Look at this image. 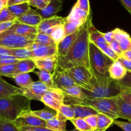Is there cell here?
<instances>
[{"instance_id": "48", "label": "cell", "mask_w": 131, "mask_h": 131, "mask_svg": "<svg viewBox=\"0 0 131 131\" xmlns=\"http://www.w3.org/2000/svg\"><path fill=\"white\" fill-rule=\"evenodd\" d=\"M84 120L86 122L90 127L94 131H96L97 127V115H92L85 118Z\"/></svg>"}, {"instance_id": "15", "label": "cell", "mask_w": 131, "mask_h": 131, "mask_svg": "<svg viewBox=\"0 0 131 131\" xmlns=\"http://www.w3.org/2000/svg\"><path fill=\"white\" fill-rule=\"evenodd\" d=\"M82 28V27H81ZM81 28L79 30L76 31L72 34L66 36L57 45L58 48V57L65 56L70 51V48L75 42V40L78 38V35L80 32Z\"/></svg>"}, {"instance_id": "29", "label": "cell", "mask_w": 131, "mask_h": 131, "mask_svg": "<svg viewBox=\"0 0 131 131\" xmlns=\"http://www.w3.org/2000/svg\"><path fill=\"white\" fill-rule=\"evenodd\" d=\"M34 73L38 77L39 81L43 83L49 88H55L52 80V72L44 70H38V71H34Z\"/></svg>"}, {"instance_id": "18", "label": "cell", "mask_w": 131, "mask_h": 131, "mask_svg": "<svg viewBox=\"0 0 131 131\" xmlns=\"http://www.w3.org/2000/svg\"><path fill=\"white\" fill-rule=\"evenodd\" d=\"M33 60H34L36 67L38 70H44L52 72L54 71L57 67L58 55Z\"/></svg>"}, {"instance_id": "53", "label": "cell", "mask_w": 131, "mask_h": 131, "mask_svg": "<svg viewBox=\"0 0 131 131\" xmlns=\"http://www.w3.org/2000/svg\"><path fill=\"white\" fill-rule=\"evenodd\" d=\"M21 60L16 58H6L0 60V65H11V64H17Z\"/></svg>"}, {"instance_id": "58", "label": "cell", "mask_w": 131, "mask_h": 131, "mask_svg": "<svg viewBox=\"0 0 131 131\" xmlns=\"http://www.w3.org/2000/svg\"><path fill=\"white\" fill-rule=\"evenodd\" d=\"M119 57L125 59V60H128L131 61V49L128 50V51L123 52L120 55Z\"/></svg>"}, {"instance_id": "23", "label": "cell", "mask_w": 131, "mask_h": 131, "mask_svg": "<svg viewBox=\"0 0 131 131\" xmlns=\"http://www.w3.org/2000/svg\"><path fill=\"white\" fill-rule=\"evenodd\" d=\"M74 112V118L84 119L88 116L97 115L99 113L95 110L90 106L83 104L70 105Z\"/></svg>"}, {"instance_id": "55", "label": "cell", "mask_w": 131, "mask_h": 131, "mask_svg": "<svg viewBox=\"0 0 131 131\" xmlns=\"http://www.w3.org/2000/svg\"><path fill=\"white\" fill-rule=\"evenodd\" d=\"M16 21V20H15ZM15 21L5 22V23H0V33L6 31L8 29L10 28Z\"/></svg>"}, {"instance_id": "54", "label": "cell", "mask_w": 131, "mask_h": 131, "mask_svg": "<svg viewBox=\"0 0 131 131\" xmlns=\"http://www.w3.org/2000/svg\"><path fill=\"white\" fill-rule=\"evenodd\" d=\"M118 60L122 64V65L124 67V68L127 70V72H131V61L128 60H125V59H124L120 57H119Z\"/></svg>"}, {"instance_id": "51", "label": "cell", "mask_w": 131, "mask_h": 131, "mask_svg": "<svg viewBox=\"0 0 131 131\" xmlns=\"http://www.w3.org/2000/svg\"><path fill=\"white\" fill-rule=\"evenodd\" d=\"M18 129L20 131H53L43 127H19Z\"/></svg>"}, {"instance_id": "39", "label": "cell", "mask_w": 131, "mask_h": 131, "mask_svg": "<svg viewBox=\"0 0 131 131\" xmlns=\"http://www.w3.org/2000/svg\"><path fill=\"white\" fill-rule=\"evenodd\" d=\"M75 129L79 131H94L83 118H74L70 120Z\"/></svg>"}, {"instance_id": "19", "label": "cell", "mask_w": 131, "mask_h": 131, "mask_svg": "<svg viewBox=\"0 0 131 131\" xmlns=\"http://www.w3.org/2000/svg\"><path fill=\"white\" fill-rule=\"evenodd\" d=\"M113 32L114 39L118 42L122 52L131 49V37L129 33L120 28H116Z\"/></svg>"}, {"instance_id": "34", "label": "cell", "mask_w": 131, "mask_h": 131, "mask_svg": "<svg viewBox=\"0 0 131 131\" xmlns=\"http://www.w3.org/2000/svg\"><path fill=\"white\" fill-rule=\"evenodd\" d=\"M50 37L52 38L54 43L56 45L58 44L66 36H65V29H64L63 24L58 25L53 28L52 33L50 35Z\"/></svg>"}, {"instance_id": "24", "label": "cell", "mask_w": 131, "mask_h": 131, "mask_svg": "<svg viewBox=\"0 0 131 131\" xmlns=\"http://www.w3.org/2000/svg\"><path fill=\"white\" fill-rule=\"evenodd\" d=\"M108 72L110 78L115 81L123 79L127 74V70L118 60L113 61L109 68Z\"/></svg>"}, {"instance_id": "13", "label": "cell", "mask_w": 131, "mask_h": 131, "mask_svg": "<svg viewBox=\"0 0 131 131\" xmlns=\"http://www.w3.org/2000/svg\"><path fill=\"white\" fill-rule=\"evenodd\" d=\"M31 111L23 114L18 118H17L14 122L15 125L17 127L22 126L46 127V121H44V120L33 115L30 113Z\"/></svg>"}, {"instance_id": "43", "label": "cell", "mask_w": 131, "mask_h": 131, "mask_svg": "<svg viewBox=\"0 0 131 131\" xmlns=\"http://www.w3.org/2000/svg\"><path fill=\"white\" fill-rule=\"evenodd\" d=\"M51 0H29L28 4L29 6L37 8L38 10H43L47 7Z\"/></svg>"}, {"instance_id": "7", "label": "cell", "mask_w": 131, "mask_h": 131, "mask_svg": "<svg viewBox=\"0 0 131 131\" xmlns=\"http://www.w3.org/2000/svg\"><path fill=\"white\" fill-rule=\"evenodd\" d=\"M65 71L77 85L85 90H90V81L92 74L88 69L81 66H76L67 69Z\"/></svg>"}, {"instance_id": "25", "label": "cell", "mask_w": 131, "mask_h": 131, "mask_svg": "<svg viewBox=\"0 0 131 131\" xmlns=\"http://www.w3.org/2000/svg\"><path fill=\"white\" fill-rule=\"evenodd\" d=\"M91 12H90V13L86 12L81 10L80 8H79L78 6L74 5L69 15L66 17V19L69 20L79 22V23L84 24L87 19H88Z\"/></svg>"}, {"instance_id": "52", "label": "cell", "mask_w": 131, "mask_h": 131, "mask_svg": "<svg viewBox=\"0 0 131 131\" xmlns=\"http://www.w3.org/2000/svg\"><path fill=\"white\" fill-rule=\"evenodd\" d=\"M109 45H110V47H111V49H112L114 52H116L119 56H120V55L122 53L121 49H120L118 42L116 40H115V39H113V40L112 42H110V43H109Z\"/></svg>"}, {"instance_id": "60", "label": "cell", "mask_w": 131, "mask_h": 131, "mask_svg": "<svg viewBox=\"0 0 131 131\" xmlns=\"http://www.w3.org/2000/svg\"><path fill=\"white\" fill-rule=\"evenodd\" d=\"M6 6H7V5H6V3L3 0H0V12Z\"/></svg>"}, {"instance_id": "8", "label": "cell", "mask_w": 131, "mask_h": 131, "mask_svg": "<svg viewBox=\"0 0 131 131\" xmlns=\"http://www.w3.org/2000/svg\"><path fill=\"white\" fill-rule=\"evenodd\" d=\"M41 102L47 107H50L56 111L64 102V95L61 90L58 88H51L42 97Z\"/></svg>"}, {"instance_id": "10", "label": "cell", "mask_w": 131, "mask_h": 131, "mask_svg": "<svg viewBox=\"0 0 131 131\" xmlns=\"http://www.w3.org/2000/svg\"><path fill=\"white\" fill-rule=\"evenodd\" d=\"M64 95L63 104L68 105L80 104L83 100L87 99L82 88L79 86H72L61 90Z\"/></svg>"}, {"instance_id": "42", "label": "cell", "mask_w": 131, "mask_h": 131, "mask_svg": "<svg viewBox=\"0 0 131 131\" xmlns=\"http://www.w3.org/2000/svg\"><path fill=\"white\" fill-rule=\"evenodd\" d=\"M0 131H20L14 122L0 120Z\"/></svg>"}, {"instance_id": "62", "label": "cell", "mask_w": 131, "mask_h": 131, "mask_svg": "<svg viewBox=\"0 0 131 131\" xmlns=\"http://www.w3.org/2000/svg\"><path fill=\"white\" fill-rule=\"evenodd\" d=\"M67 131V130H66ZM71 131H79L78 130H77L76 129H74V130H71Z\"/></svg>"}, {"instance_id": "30", "label": "cell", "mask_w": 131, "mask_h": 131, "mask_svg": "<svg viewBox=\"0 0 131 131\" xmlns=\"http://www.w3.org/2000/svg\"><path fill=\"white\" fill-rule=\"evenodd\" d=\"M46 127L53 131H66V122L59 120L55 116L46 121Z\"/></svg>"}, {"instance_id": "12", "label": "cell", "mask_w": 131, "mask_h": 131, "mask_svg": "<svg viewBox=\"0 0 131 131\" xmlns=\"http://www.w3.org/2000/svg\"><path fill=\"white\" fill-rule=\"evenodd\" d=\"M52 80L55 88L61 90L72 86H78L65 70L57 66L52 74Z\"/></svg>"}, {"instance_id": "4", "label": "cell", "mask_w": 131, "mask_h": 131, "mask_svg": "<svg viewBox=\"0 0 131 131\" xmlns=\"http://www.w3.org/2000/svg\"><path fill=\"white\" fill-rule=\"evenodd\" d=\"M89 56L93 74L100 76L110 77L109 68L114 61L90 42L89 43Z\"/></svg>"}, {"instance_id": "40", "label": "cell", "mask_w": 131, "mask_h": 131, "mask_svg": "<svg viewBox=\"0 0 131 131\" xmlns=\"http://www.w3.org/2000/svg\"><path fill=\"white\" fill-rule=\"evenodd\" d=\"M15 68H16V64L0 65V76L13 78Z\"/></svg>"}, {"instance_id": "11", "label": "cell", "mask_w": 131, "mask_h": 131, "mask_svg": "<svg viewBox=\"0 0 131 131\" xmlns=\"http://www.w3.org/2000/svg\"><path fill=\"white\" fill-rule=\"evenodd\" d=\"M29 49L31 51V59L43 58L58 55L57 45L46 46L33 42Z\"/></svg>"}, {"instance_id": "6", "label": "cell", "mask_w": 131, "mask_h": 131, "mask_svg": "<svg viewBox=\"0 0 131 131\" xmlns=\"http://www.w3.org/2000/svg\"><path fill=\"white\" fill-rule=\"evenodd\" d=\"M34 42L32 38L13 33L5 31L0 33V47L7 49L29 47Z\"/></svg>"}, {"instance_id": "50", "label": "cell", "mask_w": 131, "mask_h": 131, "mask_svg": "<svg viewBox=\"0 0 131 131\" xmlns=\"http://www.w3.org/2000/svg\"><path fill=\"white\" fill-rule=\"evenodd\" d=\"M6 58H16L12 56L11 49L0 47V60Z\"/></svg>"}, {"instance_id": "46", "label": "cell", "mask_w": 131, "mask_h": 131, "mask_svg": "<svg viewBox=\"0 0 131 131\" xmlns=\"http://www.w3.org/2000/svg\"><path fill=\"white\" fill-rule=\"evenodd\" d=\"M101 51H102L106 56H107L109 58H110L111 60H113L114 61H116V60H118V59L119 58L118 55L111 49V47H110V45H108L107 47L104 48L103 49L101 50Z\"/></svg>"}, {"instance_id": "26", "label": "cell", "mask_w": 131, "mask_h": 131, "mask_svg": "<svg viewBox=\"0 0 131 131\" xmlns=\"http://www.w3.org/2000/svg\"><path fill=\"white\" fill-rule=\"evenodd\" d=\"M116 102L118 107V118L131 122V105L125 102L119 96L117 97Z\"/></svg>"}, {"instance_id": "49", "label": "cell", "mask_w": 131, "mask_h": 131, "mask_svg": "<svg viewBox=\"0 0 131 131\" xmlns=\"http://www.w3.org/2000/svg\"><path fill=\"white\" fill-rule=\"evenodd\" d=\"M113 124L117 125L118 127L124 131H131V122H122L115 120Z\"/></svg>"}, {"instance_id": "45", "label": "cell", "mask_w": 131, "mask_h": 131, "mask_svg": "<svg viewBox=\"0 0 131 131\" xmlns=\"http://www.w3.org/2000/svg\"><path fill=\"white\" fill-rule=\"evenodd\" d=\"M75 5L86 12L90 13L91 12L89 0H78Z\"/></svg>"}, {"instance_id": "57", "label": "cell", "mask_w": 131, "mask_h": 131, "mask_svg": "<svg viewBox=\"0 0 131 131\" xmlns=\"http://www.w3.org/2000/svg\"><path fill=\"white\" fill-rule=\"evenodd\" d=\"M119 1L131 15V0H119Z\"/></svg>"}, {"instance_id": "35", "label": "cell", "mask_w": 131, "mask_h": 131, "mask_svg": "<svg viewBox=\"0 0 131 131\" xmlns=\"http://www.w3.org/2000/svg\"><path fill=\"white\" fill-rule=\"evenodd\" d=\"M12 56H14L19 60H25V59L31 58V51L29 47L26 48L11 49Z\"/></svg>"}, {"instance_id": "56", "label": "cell", "mask_w": 131, "mask_h": 131, "mask_svg": "<svg viewBox=\"0 0 131 131\" xmlns=\"http://www.w3.org/2000/svg\"><path fill=\"white\" fill-rule=\"evenodd\" d=\"M103 37L104 38L105 40L107 43H110V42H112L114 39V32L113 30L111 31L107 32V33H102Z\"/></svg>"}, {"instance_id": "36", "label": "cell", "mask_w": 131, "mask_h": 131, "mask_svg": "<svg viewBox=\"0 0 131 131\" xmlns=\"http://www.w3.org/2000/svg\"><path fill=\"white\" fill-rule=\"evenodd\" d=\"M14 79L16 84L20 86V88H24L33 83V81L29 74H19L15 76Z\"/></svg>"}, {"instance_id": "44", "label": "cell", "mask_w": 131, "mask_h": 131, "mask_svg": "<svg viewBox=\"0 0 131 131\" xmlns=\"http://www.w3.org/2000/svg\"><path fill=\"white\" fill-rule=\"evenodd\" d=\"M116 82L122 88L131 89V72H127L126 75L123 79L119 81H116Z\"/></svg>"}, {"instance_id": "21", "label": "cell", "mask_w": 131, "mask_h": 131, "mask_svg": "<svg viewBox=\"0 0 131 131\" xmlns=\"http://www.w3.org/2000/svg\"><path fill=\"white\" fill-rule=\"evenodd\" d=\"M64 22H65V17L58 16V15L48 18V19H43L39 25L37 27V32L43 33L50 28L63 24Z\"/></svg>"}, {"instance_id": "31", "label": "cell", "mask_w": 131, "mask_h": 131, "mask_svg": "<svg viewBox=\"0 0 131 131\" xmlns=\"http://www.w3.org/2000/svg\"><path fill=\"white\" fill-rule=\"evenodd\" d=\"M7 8L16 17V18L23 15L31 8L30 6L27 2L12 5V6H7Z\"/></svg>"}, {"instance_id": "38", "label": "cell", "mask_w": 131, "mask_h": 131, "mask_svg": "<svg viewBox=\"0 0 131 131\" xmlns=\"http://www.w3.org/2000/svg\"><path fill=\"white\" fill-rule=\"evenodd\" d=\"M58 112L63 115L67 120H71L74 118V112L70 105L63 104L59 108Z\"/></svg>"}, {"instance_id": "9", "label": "cell", "mask_w": 131, "mask_h": 131, "mask_svg": "<svg viewBox=\"0 0 131 131\" xmlns=\"http://www.w3.org/2000/svg\"><path fill=\"white\" fill-rule=\"evenodd\" d=\"M21 88L23 90V95L31 101L36 100L38 101H41L42 96L51 89V88L40 81H33L29 86Z\"/></svg>"}, {"instance_id": "14", "label": "cell", "mask_w": 131, "mask_h": 131, "mask_svg": "<svg viewBox=\"0 0 131 131\" xmlns=\"http://www.w3.org/2000/svg\"><path fill=\"white\" fill-rule=\"evenodd\" d=\"M6 31L15 33V34L24 36V37H29V38H32L33 40L35 38L36 35L38 33L37 27L30 26L26 25V24H22V23L17 21V20L15 23Z\"/></svg>"}, {"instance_id": "41", "label": "cell", "mask_w": 131, "mask_h": 131, "mask_svg": "<svg viewBox=\"0 0 131 131\" xmlns=\"http://www.w3.org/2000/svg\"><path fill=\"white\" fill-rule=\"evenodd\" d=\"M16 20V17L8 9L7 7L5 8L0 12V23L15 21Z\"/></svg>"}, {"instance_id": "59", "label": "cell", "mask_w": 131, "mask_h": 131, "mask_svg": "<svg viewBox=\"0 0 131 131\" xmlns=\"http://www.w3.org/2000/svg\"><path fill=\"white\" fill-rule=\"evenodd\" d=\"M28 1L29 0H8V1L7 3V6H12V5H17V4L23 3H28Z\"/></svg>"}, {"instance_id": "16", "label": "cell", "mask_w": 131, "mask_h": 131, "mask_svg": "<svg viewBox=\"0 0 131 131\" xmlns=\"http://www.w3.org/2000/svg\"><path fill=\"white\" fill-rule=\"evenodd\" d=\"M63 3L62 0H51L47 7L43 10L37 9L36 12L42 17V19L52 17L56 16V14L61 11Z\"/></svg>"}, {"instance_id": "27", "label": "cell", "mask_w": 131, "mask_h": 131, "mask_svg": "<svg viewBox=\"0 0 131 131\" xmlns=\"http://www.w3.org/2000/svg\"><path fill=\"white\" fill-rule=\"evenodd\" d=\"M30 113L33 115L44 120V121H47V120L53 118L56 116V114H57V111L56 110H52L49 107H46L42 110H37V111H32L31 110Z\"/></svg>"}, {"instance_id": "28", "label": "cell", "mask_w": 131, "mask_h": 131, "mask_svg": "<svg viewBox=\"0 0 131 131\" xmlns=\"http://www.w3.org/2000/svg\"><path fill=\"white\" fill-rule=\"evenodd\" d=\"M97 116V127L96 131H106L113 124V120L107 115L102 113H98Z\"/></svg>"}, {"instance_id": "3", "label": "cell", "mask_w": 131, "mask_h": 131, "mask_svg": "<svg viewBox=\"0 0 131 131\" xmlns=\"http://www.w3.org/2000/svg\"><path fill=\"white\" fill-rule=\"evenodd\" d=\"M31 100L23 95L0 99V120L14 122L21 115L31 111Z\"/></svg>"}, {"instance_id": "47", "label": "cell", "mask_w": 131, "mask_h": 131, "mask_svg": "<svg viewBox=\"0 0 131 131\" xmlns=\"http://www.w3.org/2000/svg\"><path fill=\"white\" fill-rule=\"evenodd\" d=\"M119 97L125 102L131 105V89L123 88V90L122 91Z\"/></svg>"}, {"instance_id": "5", "label": "cell", "mask_w": 131, "mask_h": 131, "mask_svg": "<svg viewBox=\"0 0 131 131\" xmlns=\"http://www.w3.org/2000/svg\"><path fill=\"white\" fill-rule=\"evenodd\" d=\"M116 99L117 97L110 98H97L93 99H86L81 101L80 104L90 106L95 110L99 113L104 114L113 120H116L117 118H119V111Z\"/></svg>"}, {"instance_id": "33", "label": "cell", "mask_w": 131, "mask_h": 131, "mask_svg": "<svg viewBox=\"0 0 131 131\" xmlns=\"http://www.w3.org/2000/svg\"><path fill=\"white\" fill-rule=\"evenodd\" d=\"M89 40L90 42H102L105 43L104 38L102 32L99 31L93 26V23H91L89 28Z\"/></svg>"}, {"instance_id": "17", "label": "cell", "mask_w": 131, "mask_h": 131, "mask_svg": "<svg viewBox=\"0 0 131 131\" xmlns=\"http://www.w3.org/2000/svg\"><path fill=\"white\" fill-rule=\"evenodd\" d=\"M43 20L42 17L31 8L27 12L17 18V21L33 27H37Z\"/></svg>"}, {"instance_id": "32", "label": "cell", "mask_w": 131, "mask_h": 131, "mask_svg": "<svg viewBox=\"0 0 131 131\" xmlns=\"http://www.w3.org/2000/svg\"><path fill=\"white\" fill-rule=\"evenodd\" d=\"M83 24H84L79 23V22L74 21V20H69L66 19V17H65V22H64L63 27L64 29H65V36L69 35L72 34V33H74L76 31L79 30L83 26Z\"/></svg>"}, {"instance_id": "22", "label": "cell", "mask_w": 131, "mask_h": 131, "mask_svg": "<svg viewBox=\"0 0 131 131\" xmlns=\"http://www.w3.org/2000/svg\"><path fill=\"white\" fill-rule=\"evenodd\" d=\"M36 68L37 67H36L35 63L33 59L28 58L21 60L18 63L16 64V68H15L13 78L19 74H29V72H34Z\"/></svg>"}, {"instance_id": "20", "label": "cell", "mask_w": 131, "mask_h": 131, "mask_svg": "<svg viewBox=\"0 0 131 131\" xmlns=\"http://www.w3.org/2000/svg\"><path fill=\"white\" fill-rule=\"evenodd\" d=\"M17 95H23V92L21 88L14 86L9 84L0 77V99L11 97Z\"/></svg>"}, {"instance_id": "37", "label": "cell", "mask_w": 131, "mask_h": 131, "mask_svg": "<svg viewBox=\"0 0 131 131\" xmlns=\"http://www.w3.org/2000/svg\"><path fill=\"white\" fill-rule=\"evenodd\" d=\"M34 42L40 44L46 45V46L56 45L52 38L44 33H37L34 39Z\"/></svg>"}, {"instance_id": "61", "label": "cell", "mask_w": 131, "mask_h": 131, "mask_svg": "<svg viewBox=\"0 0 131 131\" xmlns=\"http://www.w3.org/2000/svg\"><path fill=\"white\" fill-rule=\"evenodd\" d=\"M4 1H5V3H6V5H7V3H8V0H3Z\"/></svg>"}, {"instance_id": "2", "label": "cell", "mask_w": 131, "mask_h": 131, "mask_svg": "<svg viewBox=\"0 0 131 131\" xmlns=\"http://www.w3.org/2000/svg\"><path fill=\"white\" fill-rule=\"evenodd\" d=\"M91 88L90 90L82 88L87 99L110 98L120 95L123 88L116 81L110 77L92 75L90 79Z\"/></svg>"}, {"instance_id": "1", "label": "cell", "mask_w": 131, "mask_h": 131, "mask_svg": "<svg viewBox=\"0 0 131 131\" xmlns=\"http://www.w3.org/2000/svg\"><path fill=\"white\" fill-rule=\"evenodd\" d=\"M92 23V12L86 23L83 24L78 38L65 56L58 57L57 66L63 70L76 66H81L88 69L93 75L90 63L89 28Z\"/></svg>"}]
</instances>
